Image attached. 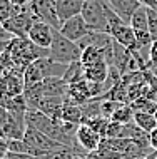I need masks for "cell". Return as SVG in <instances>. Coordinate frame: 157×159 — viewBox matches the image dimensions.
I'll return each mask as SVG.
<instances>
[{
	"mask_svg": "<svg viewBox=\"0 0 157 159\" xmlns=\"http://www.w3.org/2000/svg\"><path fill=\"white\" fill-rule=\"evenodd\" d=\"M12 39H14V37H12L10 34L3 29V24L0 22V40H12Z\"/></svg>",
	"mask_w": 157,
	"mask_h": 159,
	"instance_id": "cell-33",
	"label": "cell"
},
{
	"mask_svg": "<svg viewBox=\"0 0 157 159\" xmlns=\"http://www.w3.org/2000/svg\"><path fill=\"white\" fill-rule=\"evenodd\" d=\"M129 25L134 29V32H142V30H149L147 29V8L141 5L135 10V14L132 15Z\"/></svg>",
	"mask_w": 157,
	"mask_h": 159,
	"instance_id": "cell-21",
	"label": "cell"
},
{
	"mask_svg": "<svg viewBox=\"0 0 157 159\" xmlns=\"http://www.w3.org/2000/svg\"><path fill=\"white\" fill-rule=\"evenodd\" d=\"M134 122L137 124L139 127L142 129L144 132H152L154 129L157 127V119L154 114H149V112H135L134 114Z\"/></svg>",
	"mask_w": 157,
	"mask_h": 159,
	"instance_id": "cell-20",
	"label": "cell"
},
{
	"mask_svg": "<svg viewBox=\"0 0 157 159\" xmlns=\"http://www.w3.org/2000/svg\"><path fill=\"white\" fill-rule=\"evenodd\" d=\"M105 2L109 3L110 8H112L125 24L130 22V19H132V15L135 14V10L142 5L139 0H105Z\"/></svg>",
	"mask_w": 157,
	"mask_h": 159,
	"instance_id": "cell-11",
	"label": "cell"
},
{
	"mask_svg": "<svg viewBox=\"0 0 157 159\" xmlns=\"http://www.w3.org/2000/svg\"><path fill=\"white\" fill-rule=\"evenodd\" d=\"M141 3L150 8H157V0H141Z\"/></svg>",
	"mask_w": 157,
	"mask_h": 159,
	"instance_id": "cell-35",
	"label": "cell"
},
{
	"mask_svg": "<svg viewBox=\"0 0 157 159\" xmlns=\"http://www.w3.org/2000/svg\"><path fill=\"white\" fill-rule=\"evenodd\" d=\"M107 34L117 42V44L124 45L125 49H129V50L135 49V32L129 24L122 22V24L112 25V27H109Z\"/></svg>",
	"mask_w": 157,
	"mask_h": 159,
	"instance_id": "cell-9",
	"label": "cell"
},
{
	"mask_svg": "<svg viewBox=\"0 0 157 159\" xmlns=\"http://www.w3.org/2000/svg\"><path fill=\"white\" fill-rule=\"evenodd\" d=\"M45 79L44 75V70L40 67V62L39 59L33 61L32 64H28L27 67L24 69V84H25V89L27 87H33L37 84H42Z\"/></svg>",
	"mask_w": 157,
	"mask_h": 159,
	"instance_id": "cell-15",
	"label": "cell"
},
{
	"mask_svg": "<svg viewBox=\"0 0 157 159\" xmlns=\"http://www.w3.org/2000/svg\"><path fill=\"white\" fill-rule=\"evenodd\" d=\"M149 144H150L152 151L157 152V127L152 132H149Z\"/></svg>",
	"mask_w": 157,
	"mask_h": 159,
	"instance_id": "cell-32",
	"label": "cell"
},
{
	"mask_svg": "<svg viewBox=\"0 0 157 159\" xmlns=\"http://www.w3.org/2000/svg\"><path fill=\"white\" fill-rule=\"evenodd\" d=\"M155 159H157V156H155Z\"/></svg>",
	"mask_w": 157,
	"mask_h": 159,
	"instance_id": "cell-41",
	"label": "cell"
},
{
	"mask_svg": "<svg viewBox=\"0 0 157 159\" xmlns=\"http://www.w3.org/2000/svg\"><path fill=\"white\" fill-rule=\"evenodd\" d=\"M7 50L10 52V57L14 61V66L17 70H22L32 64L37 59L42 57H49V49H42V47L35 45L33 42H30L27 37L20 39V37H14L8 42Z\"/></svg>",
	"mask_w": 157,
	"mask_h": 159,
	"instance_id": "cell-1",
	"label": "cell"
},
{
	"mask_svg": "<svg viewBox=\"0 0 157 159\" xmlns=\"http://www.w3.org/2000/svg\"><path fill=\"white\" fill-rule=\"evenodd\" d=\"M146 7V5H144ZM147 8V29H149V34L152 37V40H157V8Z\"/></svg>",
	"mask_w": 157,
	"mask_h": 159,
	"instance_id": "cell-24",
	"label": "cell"
},
{
	"mask_svg": "<svg viewBox=\"0 0 157 159\" xmlns=\"http://www.w3.org/2000/svg\"><path fill=\"white\" fill-rule=\"evenodd\" d=\"M89 154V152H87ZM87 154H77V156H74L72 159H87Z\"/></svg>",
	"mask_w": 157,
	"mask_h": 159,
	"instance_id": "cell-36",
	"label": "cell"
},
{
	"mask_svg": "<svg viewBox=\"0 0 157 159\" xmlns=\"http://www.w3.org/2000/svg\"><path fill=\"white\" fill-rule=\"evenodd\" d=\"M109 75V64L105 59H100L90 66H85V79L90 82H97V84H105Z\"/></svg>",
	"mask_w": 157,
	"mask_h": 159,
	"instance_id": "cell-13",
	"label": "cell"
},
{
	"mask_svg": "<svg viewBox=\"0 0 157 159\" xmlns=\"http://www.w3.org/2000/svg\"><path fill=\"white\" fill-rule=\"evenodd\" d=\"M44 87L42 84H37L33 87H27L24 91V97H25V102H27L28 109H39V104L40 101L44 99Z\"/></svg>",
	"mask_w": 157,
	"mask_h": 159,
	"instance_id": "cell-18",
	"label": "cell"
},
{
	"mask_svg": "<svg viewBox=\"0 0 157 159\" xmlns=\"http://www.w3.org/2000/svg\"><path fill=\"white\" fill-rule=\"evenodd\" d=\"M8 152V139L0 136V159H3Z\"/></svg>",
	"mask_w": 157,
	"mask_h": 159,
	"instance_id": "cell-31",
	"label": "cell"
},
{
	"mask_svg": "<svg viewBox=\"0 0 157 159\" xmlns=\"http://www.w3.org/2000/svg\"><path fill=\"white\" fill-rule=\"evenodd\" d=\"M15 10H17V7L10 2V0H0V22L2 24L7 22V20L15 14Z\"/></svg>",
	"mask_w": 157,
	"mask_h": 159,
	"instance_id": "cell-26",
	"label": "cell"
},
{
	"mask_svg": "<svg viewBox=\"0 0 157 159\" xmlns=\"http://www.w3.org/2000/svg\"><path fill=\"white\" fill-rule=\"evenodd\" d=\"M3 159H45V157H39L33 156V154H20V152H7V156Z\"/></svg>",
	"mask_w": 157,
	"mask_h": 159,
	"instance_id": "cell-30",
	"label": "cell"
},
{
	"mask_svg": "<svg viewBox=\"0 0 157 159\" xmlns=\"http://www.w3.org/2000/svg\"><path fill=\"white\" fill-rule=\"evenodd\" d=\"M109 139H116V137H124V124H119L114 121H109L107 129H105V136Z\"/></svg>",
	"mask_w": 157,
	"mask_h": 159,
	"instance_id": "cell-27",
	"label": "cell"
},
{
	"mask_svg": "<svg viewBox=\"0 0 157 159\" xmlns=\"http://www.w3.org/2000/svg\"><path fill=\"white\" fill-rule=\"evenodd\" d=\"M152 72H154V74H155V75H157V70H152Z\"/></svg>",
	"mask_w": 157,
	"mask_h": 159,
	"instance_id": "cell-40",
	"label": "cell"
},
{
	"mask_svg": "<svg viewBox=\"0 0 157 159\" xmlns=\"http://www.w3.org/2000/svg\"><path fill=\"white\" fill-rule=\"evenodd\" d=\"M2 75H3V74H2V70H0V79H2Z\"/></svg>",
	"mask_w": 157,
	"mask_h": 159,
	"instance_id": "cell-38",
	"label": "cell"
},
{
	"mask_svg": "<svg viewBox=\"0 0 157 159\" xmlns=\"http://www.w3.org/2000/svg\"><path fill=\"white\" fill-rule=\"evenodd\" d=\"M28 7H30L32 14L35 15L37 20L49 24L55 30H60L62 22L57 15V8H55L54 0H32V3Z\"/></svg>",
	"mask_w": 157,
	"mask_h": 159,
	"instance_id": "cell-6",
	"label": "cell"
},
{
	"mask_svg": "<svg viewBox=\"0 0 157 159\" xmlns=\"http://www.w3.org/2000/svg\"><path fill=\"white\" fill-rule=\"evenodd\" d=\"M149 62H150V70H157V40L152 42V45H150Z\"/></svg>",
	"mask_w": 157,
	"mask_h": 159,
	"instance_id": "cell-29",
	"label": "cell"
},
{
	"mask_svg": "<svg viewBox=\"0 0 157 159\" xmlns=\"http://www.w3.org/2000/svg\"><path fill=\"white\" fill-rule=\"evenodd\" d=\"M82 124H87L90 129H94L97 134L100 136H105V129H107V124H109V119L104 117V116H97V117H90L87 121H84Z\"/></svg>",
	"mask_w": 157,
	"mask_h": 159,
	"instance_id": "cell-23",
	"label": "cell"
},
{
	"mask_svg": "<svg viewBox=\"0 0 157 159\" xmlns=\"http://www.w3.org/2000/svg\"><path fill=\"white\" fill-rule=\"evenodd\" d=\"M100 102V112H102L104 117L110 119V116L116 112V109L124 102H117V101H99Z\"/></svg>",
	"mask_w": 157,
	"mask_h": 159,
	"instance_id": "cell-28",
	"label": "cell"
},
{
	"mask_svg": "<svg viewBox=\"0 0 157 159\" xmlns=\"http://www.w3.org/2000/svg\"><path fill=\"white\" fill-rule=\"evenodd\" d=\"M0 136H2V124H0Z\"/></svg>",
	"mask_w": 157,
	"mask_h": 159,
	"instance_id": "cell-37",
	"label": "cell"
},
{
	"mask_svg": "<svg viewBox=\"0 0 157 159\" xmlns=\"http://www.w3.org/2000/svg\"><path fill=\"white\" fill-rule=\"evenodd\" d=\"M55 8H57V15L60 19V22L72 19L75 15H80L85 0H54Z\"/></svg>",
	"mask_w": 157,
	"mask_h": 159,
	"instance_id": "cell-12",
	"label": "cell"
},
{
	"mask_svg": "<svg viewBox=\"0 0 157 159\" xmlns=\"http://www.w3.org/2000/svg\"><path fill=\"white\" fill-rule=\"evenodd\" d=\"M54 32H55V29H52L49 24H44V22H40V20H37V22L32 25V29L28 30L27 39L30 42H33L35 45L42 47V49H50V44H52V39H54Z\"/></svg>",
	"mask_w": 157,
	"mask_h": 159,
	"instance_id": "cell-8",
	"label": "cell"
},
{
	"mask_svg": "<svg viewBox=\"0 0 157 159\" xmlns=\"http://www.w3.org/2000/svg\"><path fill=\"white\" fill-rule=\"evenodd\" d=\"M44 87V94L45 96H57V97H65L69 85L65 84V80L62 77H47L42 82Z\"/></svg>",
	"mask_w": 157,
	"mask_h": 159,
	"instance_id": "cell-14",
	"label": "cell"
},
{
	"mask_svg": "<svg viewBox=\"0 0 157 159\" xmlns=\"http://www.w3.org/2000/svg\"><path fill=\"white\" fill-rule=\"evenodd\" d=\"M139 2H141V0H139Z\"/></svg>",
	"mask_w": 157,
	"mask_h": 159,
	"instance_id": "cell-42",
	"label": "cell"
},
{
	"mask_svg": "<svg viewBox=\"0 0 157 159\" xmlns=\"http://www.w3.org/2000/svg\"><path fill=\"white\" fill-rule=\"evenodd\" d=\"M62 122H69V124H75V126H80L84 122V114H82V107L70 104V102H63L62 107Z\"/></svg>",
	"mask_w": 157,
	"mask_h": 159,
	"instance_id": "cell-16",
	"label": "cell"
},
{
	"mask_svg": "<svg viewBox=\"0 0 157 159\" xmlns=\"http://www.w3.org/2000/svg\"><path fill=\"white\" fill-rule=\"evenodd\" d=\"M80 55H82V50H80V47L77 45V42L69 40V39L63 37L59 30L54 32L52 44H50V49H49V59L50 61L69 66L72 62L80 61Z\"/></svg>",
	"mask_w": 157,
	"mask_h": 159,
	"instance_id": "cell-2",
	"label": "cell"
},
{
	"mask_svg": "<svg viewBox=\"0 0 157 159\" xmlns=\"http://www.w3.org/2000/svg\"><path fill=\"white\" fill-rule=\"evenodd\" d=\"M8 151L20 154H32V149L24 139H8Z\"/></svg>",
	"mask_w": 157,
	"mask_h": 159,
	"instance_id": "cell-25",
	"label": "cell"
},
{
	"mask_svg": "<svg viewBox=\"0 0 157 159\" xmlns=\"http://www.w3.org/2000/svg\"><path fill=\"white\" fill-rule=\"evenodd\" d=\"M15 7H28L32 3V0H10Z\"/></svg>",
	"mask_w": 157,
	"mask_h": 159,
	"instance_id": "cell-34",
	"label": "cell"
},
{
	"mask_svg": "<svg viewBox=\"0 0 157 159\" xmlns=\"http://www.w3.org/2000/svg\"><path fill=\"white\" fill-rule=\"evenodd\" d=\"M154 116H155V119H157V111H155V112H154Z\"/></svg>",
	"mask_w": 157,
	"mask_h": 159,
	"instance_id": "cell-39",
	"label": "cell"
},
{
	"mask_svg": "<svg viewBox=\"0 0 157 159\" xmlns=\"http://www.w3.org/2000/svg\"><path fill=\"white\" fill-rule=\"evenodd\" d=\"M134 114L135 111L132 109L130 104H120L116 109V112L110 116L109 121H114V122H119V124H129V122H134Z\"/></svg>",
	"mask_w": 157,
	"mask_h": 159,
	"instance_id": "cell-19",
	"label": "cell"
},
{
	"mask_svg": "<svg viewBox=\"0 0 157 159\" xmlns=\"http://www.w3.org/2000/svg\"><path fill=\"white\" fill-rule=\"evenodd\" d=\"M80 15L84 17L85 24L90 27L92 32H105L107 34L109 22H107L104 0H85Z\"/></svg>",
	"mask_w": 157,
	"mask_h": 159,
	"instance_id": "cell-4",
	"label": "cell"
},
{
	"mask_svg": "<svg viewBox=\"0 0 157 159\" xmlns=\"http://www.w3.org/2000/svg\"><path fill=\"white\" fill-rule=\"evenodd\" d=\"M130 106H132V109L135 112H149V114H154L157 111V102H154L152 99L149 97H139L135 99L134 102H130Z\"/></svg>",
	"mask_w": 157,
	"mask_h": 159,
	"instance_id": "cell-22",
	"label": "cell"
},
{
	"mask_svg": "<svg viewBox=\"0 0 157 159\" xmlns=\"http://www.w3.org/2000/svg\"><path fill=\"white\" fill-rule=\"evenodd\" d=\"M62 79L65 80L67 85H72L75 82H80V80L85 79V67H84V64L77 61V62H72L67 66V70L65 74L62 75Z\"/></svg>",
	"mask_w": 157,
	"mask_h": 159,
	"instance_id": "cell-17",
	"label": "cell"
},
{
	"mask_svg": "<svg viewBox=\"0 0 157 159\" xmlns=\"http://www.w3.org/2000/svg\"><path fill=\"white\" fill-rule=\"evenodd\" d=\"M24 141L28 144V148L32 149V154L33 156H39V157H49V154H52L54 151L60 149L63 144H60L59 141L49 137L47 134L37 131L33 127H28L25 129V134H24Z\"/></svg>",
	"mask_w": 157,
	"mask_h": 159,
	"instance_id": "cell-3",
	"label": "cell"
},
{
	"mask_svg": "<svg viewBox=\"0 0 157 159\" xmlns=\"http://www.w3.org/2000/svg\"><path fill=\"white\" fill-rule=\"evenodd\" d=\"M75 137H77L79 146L85 152L97 151V149H99V146H100V141H102V136L97 134L94 129H90L87 124H80V126L77 127Z\"/></svg>",
	"mask_w": 157,
	"mask_h": 159,
	"instance_id": "cell-10",
	"label": "cell"
},
{
	"mask_svg": "<svg viewBox=\"0 0 157 159\" xmlns=\"http://www.w3.org/2000/svg\"><path fill=\"white\" fill-rule=\"evenodd\" d=\"M59 32H60L63 37H67L69 40H72V42H79L80 39H84L92 30L85 24V20H84L82 15H75V17H72V19L65 20V22H62V27H60Z\"/></svg>",
	"mask_w": 157,
	"mask_h": 159,
	"instance_id": "cell-7",
	"label": "cell"
},
{
	"mask_svg": "<svg viewBox=\"0 0 157 159\" xmlns=\"http://www.w3.org/2000/svg\"><path fill=\"white\" fill-rule=\"evenodd\" d=\"M37 22L35 15L32 14L30 7H17L15 14L3 22V29L10 34L12 37H27L28 30L32 29V25Z\"/></svg>",
	"mask_w": 157,
	"mask_h": 159,
	"instance_id": "cell-5",
	"label": "cell"
}]
</instances>
